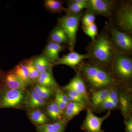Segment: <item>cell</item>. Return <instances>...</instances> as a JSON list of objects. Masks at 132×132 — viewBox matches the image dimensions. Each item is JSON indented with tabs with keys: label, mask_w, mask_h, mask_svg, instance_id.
Masks as SVG:
<instances>
[{
	"label": "cell",
	"mask_w": 132,
	"mask_h": 132,
	"mask_svg": "<svg viewBox=\"0 0 132 132\" xmlns=\"http://www.w3.org/2000/svg\"><path fill=\"white\" fill-rule=\"evenodd\" d=\"M82 72L87 82L94 88H106L113 83V79L111 75L97 65L84 66L82 68Z\"/></svg>",
	"instance_id": "obj_1"
},
{
	"label": "cell",
	"mask_w": 132,
	"mask_h": 132,
	"mask_svg": "<svg viewBox=\"0 0 132 132\" xmlns=\"http://www.w3.org/2000/svg\"><path fill=\"white\" fill-rule=\"evenodd\" d=\"M112 46L108 37L105 35H102L93 41L90 46V55L98 62L103 64L109 63L113 58Z\"/></svg>",
	"instance_id": "obj_2"
},
{
	"label": "cell",
	"mask_w": 132,
	"mask_h": 132,
	"mask_svg": "<svg viewBox=\"0 0 132 132\" xmlns=\"http://www.w3.org/2000/svg\"><path fill=\"white\" fill-rule=\"evenodd\" d=\"M83 14L82 13L78 14H67L58 19L59 25L65 33L68 39L69 48L73 51L76 41V35L79 24Z\"/></svg>",
	"instance_id": "obj_3"
},
{
	"label": "cell",
	"mask_w": 132,
	"mask_h": 132,
	"mask_svg": "<svg viewBox=\"0 0 132 132\" xmlns=\"http://www.w3.org/2000/svg\"><path fill=\"white\" fill-rule=\"evenodd\" d=\"M26 94L25 91L2 88L0 89V109L21 107L24 105Z\"/></svg>",
	"instance_id": "obj_4"
},
{
	"label": "cell",
	"mask_w": 132,
	"mask_h": 132,
	"mask_svg": "<svg viewBox=\"0 0 132 132\" xmlns=\"http://www.w3.org/2000/svg\"><path fill=\"white\" fill-rule=\"evenodd\" d=\"M116 24L119 28L131 34L132 32V7L130 3H125L121 5L116 14Z\"/></svg>",
	"instance_id": "obj_5"
},
{
	"label": "cell",
	"mask_w": 132,
	"mask_h": 132,
	"mask_svg": "<svg viewBox=\"0 0 132 132\" xmlns=\"http://www.w3.org/2000/svg\"><path fill=\"white\" fill-rule=\"evenodd\" d=\"M116 72L124 79H130L132 75V61L130 58L123 54L116 55L114 57Z\"/></svg>",
	"instance_id": "obj_6"
},
{
	"label": "cell",
	"mask_w": 132,
	"mask_h": 132,
	"mask_svg": "<svg viewBox=\"0 0 132 132\" xmlns=\"http://www.w3.org/2000/svg\"><path fill=\"white\" fill-rule=\"evenodd\" d=\"M114 2L107 0H88V10L95 14L109 16L114 7Z\"/></svg>",
	"instance_id": "obj_7"
},
{
	"label": "cell",
	"mask_w": 132,
	"mask_h": 132,
	"mask_svg": "<svg viewBox=\"0 0 132 132\" xmlns=\"http://www.w3.org/2000/svg\"><path fill=\"white\" fill-rule=\"evenodd\" d=\"M110 113L111 112H109L103 117H98L95 115L90 109H88L81 129L86 132H104L101 129L102 124Z\"/></svg>",
	"instance_id": "obj_8"
},
{
	"label": "cell",
	"mask_w": 132,
	"mask_h": 132,
	"mask_svg": "<svg viewBox=\"0 0 132 132\" xmlns=\"http://www.w3.org/2000/svg\"><path fill=\"white\" fill-rule=\"evenodd\" d=\"M111 33L112 39L119 49L125 53L131 52L132 39L128 34L120 31L114 27L111 28Z\"/></svg>",
	"instance_id": "obj_9"
},
{
	"label": "cell",
	"mask_w": 132,
	"mask_h": 132,
	"mask_svg": "<svg viewBox=\"0 0 132 132\" xmlns=\"http://www.w3.org/2000/svg\"><path fill=\"white\" fill-rule=\"evenodd\" d=\"M89 57V55L88 54H81L77 52L72 51L61 58H59L54 64L55 65L62 64L72 68H75L79 65L83 60Z\"/></svg>",
	"instance_id": "obj_10"
},
{
	"label": "cell",
	"mask_w": 132,
	"mask_h": 132,
	"mask_svg": "<svg viewBox=\"0 0 132 132\" xmlns=\"http://www.w3.org/2000/svg\"><path fill=\"white\" fill-rule=\"evenodd\" d=\"M4 83L6 88L25 91L28 85L14 72H10L5 76Z\"/></svg>",
	"instance_id": "obj_11"
},
{
	"label": "cell",
	"mask_w": 132,
	"mask_h": 132,
	"mask_svg": "<svg viewBox=\"0 0 132 132\" xmlns=\"http://www.w3.org/2000/svg\"><path fill=\"white\" fill-rule=\"evenodd\" d=\"M67 91L73 90L78 92L87 98L86 85L79 72H78L70 82L63 87Z\"/></svg>",
	"instance_id": "obj_12"
},
{
	"label": "cell",
	"mask_w": 132,
	"mask_h": 132,
	"mask_svg": "<svg viewBox=\"0 0 132 132\" xmlns=\"http://www.w3.org/2000/svg\"><path fill=\"white\" fill-rule=\"evenodd\" d=\"M46 101L41 98L34 89L26 94L24 105L26 108L31 110H35L45 106Z\"/></svg>",
	"instance_id": "obj_13"
},
{
	"label": "cell",
	"mask_w": 132,
	"mask_h": 132,
	"mask_svg": "<svg viewBox=\"0 0 132 132\" xmlns=\"http://www.w3.org/2000/svg\"><path fill=\"white\" fill-rule=\"evenodd\" d=\"M64 48L61 44L50 42L45 47V56L50 61L55 62L59 59V54Z\"/></svg>",
	"instance_id": "obj_14"
},
{
	"label": "cell",
	"mask_w": 132,
	"mask_h": 132,
	"mask_svg": "<svg viewBox=\"0 0 132 132\" xmlns=\"http://www.w3.org/2000/svg\"><path fill=\"white\" fill-rule=\"evenodd\" d=\"M66 125V121L60 120L54 123L38 125L36 130L38 132H64Z\"/></svg>",
	"instance_id": "obj_15"
},
{
	"label": "cell",
	"mask_w": 132,
	"mask_h": 132,
	"mask_svg": "<svg viewBox=\"0 0 132 132\" xmlns=\"http://www.w3.org/2000/svg\"><path fill=\"white\" fill-rule=\"evenodd\" d=\"M86 106L77 102H69L64 113V120L67 122L85 109Z\"/></svg>",
	"instance_id": "obj_16"
},
{
	"label": "cell",
	"mask_w": 132,
	"mask_h": 132,
	"mask_svg": "<svg viewBox=\"0 0 132 132\" xmlns=\"http://www.w3.org/2000/svg\"><path fill=\"white\" fill-rule=\"evenodd\" d=\"M51 68L47 71L40 73L36 81L39 85L53 89L57 86V82L53 76Z\"/></svg>",
	"instance_id": "obj_17"
},
{
	"label": "cell",
	"mask_w": 132,
	"mask_h": 132,
	"mask_svg": "<svg viewBox=\"0 0 132 132\" xmlns=\"http://www.w3.org/2000/svg\"><path fill=\"white\" fill-rule=\"evenodd\" d=\"M87 0H74L70 2L65 11L67 14H78L81 13L82 10L87 8Z\"/></svg>",
	"instance_id": "obj_18"
},
{
	"label": "cell",
	"mask_w": 132,
	"mask_h": 132,
	"mask_svg": "<svg viewBox=\"0 0 132 132\" xmlns=\"http://www.w3.org/2000/svg\"><path fill=\"white\" fill-rule=\"evenodd\" d=\"M50 42L61 44L68 43L65 33L60 26H57L52 31L50 36Z\"/></svg>",
	"instance_id": "obj_19"
},
{
	"label": "cell",
	"mask_w": 132,
	"mask_h": 132,
	"mask_svg": "<svg viewBox=\"0 0 132 132\" xmlns=\"http://www.w3.org/2000/svg\"><path fill=\"white\" fill-rule=\"evenodd\" d=\"M111 88H104L94 92L92 95V105L94 108L98 107L106 99Z\"/></svg>",
	"instance_id": "obj_20"
},
{
	"label": "cell",
	"mask_w": 132,
	"mask_h": 132,
	"mask_svg": "<svg viewBox=\"0 0 132 132\" xmlns=\"http://www.w3.org/2000/svg\"><path fill=\"white\" fill-rule=\"evenodd\" d=\"M33 66L40 73L47 71L51 67L50 61L45 55L36 57L31 60Z\"/></svg>",
	"instance_id": "obj_21"
},
{
	"label": "cell",
	"mask_w": 132,
	"mask_h": 132,
	"mask_svg": "<svg viewBox=\"0 0 132 132\" xmlns=\"http://www.w3.org/2000/svg\"><path fill=\"white\" fill-rule=\"evenodd\" d=\"M28 116L31 121L37 126L47 123V118L45 114L40 110H34L30 111L28 113Z\"/></svg>",
	"instance_id": "obj_22"
},
{
	"label": "cell",
	"mask_w": 132,
	"mask_h": 132,
	"mask_svg": "<svg viewBox=\"0 0 132 132\" xmlns=\"http://www.w3.org/2000/svg\"><path fill=\"white\" fill-rule=\"evenodd\" d=\"M13 72L28 85L32 83L29 79L28 68L26 63H22L16 66Z\"/></svg>",
	"instance_id": "obj_23"
},
{
	"label": "cell",
	"mask_w": 132,
	"mask_h": 132,
	"mask_svg": "<svg viewBox=\"0 0 132 132\" xmlns=\"http://www.w3.org/2000/svg\"><path fill=\"white\" fill-rule=\"evenodd\" d=\"M46 111L48 115L54 120L60 119L63 114L54 101L48 105Z\"/></svg>",
	"instance_id": "obj_24"
},
{
	"label": "cell",
	"mask_w": 132,
	"mask_h": 132,
	"mask_svg": "<svg viewBox=\"0 0 132 132\" xmlns=\"http://www.w3.org/2000/svg\"><path fill=\"white\" fill-rule=\"evenodd\" d=\"M45 7L48 10L54 13H60L66 10L61 2L56 0H46L45 1Z\"/></svg>",
	"instance_id": "obj_25"
},
{
	"label": "cell",
	"mask_w": 132,
	"mask_h": 132,
	"mask_svg": "<svg viewBox=\"0 0 132 132\" xmlns=\"http://www.w3.org/2000/svg\"><path fill=\"white\" fill-rule=\"evenodd\" d=\"M33 89L41 98L45 100L51 97L53 93L51 88L39 85L37 83L35 84Z\"/></svg>",
	"instance_id": "obj_26"
},
{
	"label": "cell",
	"mask_w": 132,
	"mask_h": 132,
	"mask_svg": "<svg viewBox=\"0 0 132 132\" xmlns=\"http://www.w3.org/2000/svg\"><path fill=\"white\" fill-rule=\"evenodd\" d=\"M119 101L120 102L121 108L123 115L126 117L129 114L131 108L130 98L127 95L121 94Z\"/></svg>",
	"instance_id": "obj_27"
},
{
	"label": "cell",
	"mask_w": 132,
	"mask_h": 132,
	"mask_svg": "<svg viewBox=\"0 0 132 132\" xmlns=\"http://www.w3.org/2000/svg\"><path fill=\"white\" fill-rule=\"evenodd\" d=\"M69 102H77L86 106L87 98L79 93L73 90L67 91Z\"/></svg>",
	"instance_id": "obj_28"
},
{
	"label": "cell",
	"mask_w": 132,
	"mask_h": 132,
	"mask_svg": "<svg viewBox=\"0 0 132 132\" xmlns=\"http://www.w3.org/2000/svg\"><path fill=\"white\" fill-rule=\"evenodd\" d=\"M26 64L28 68L29 76L31 82L36 81L39 78L40 73L33 66L31 60L26 62Z\"/></svg>",
	"instance_id": "obj_29"
},
{
	"label": "cell",
	"mask_w": 132,
	"mask_h": 132,
	"mask_svg": "<svg viewBox=\"0 0 132 132\" xmlns=\"http://www.w3.org/2000/svg\"><path fill=\"white\" fill-rule=\"evenodd\" d=\"M83 28L85 34L89 36L93 41L96 39L95 38L98 34V29L97 26L95 23Z\"/></svg>",
	"instance_id": "obj_30"
},
{
	"label": "cell",
	"mask_w": 132,
	"mask_h": 132,
	"mask_svg": "<svg viewBox=\"0 0 132 132\" xmlns=\"http://www.w3.org/2000/svg\"><path fill=\"white\" fill-rule=\"evenodd\" d=\"M81 19L82 26L84 28L94 23L95 17L93 13L88 11L84 14Z\"/></svg>",
	"instance_id": "obj_31"
},
{
	"label": "cell",
	"mask_w": 132,
	"mask_h": 132,
	"mask_svg": "<svg viewBox=\"0 0 132 132\" xmlns=\"http://www.w3.org/2000/svg\"><path fill=\"white\" fill-rule=\"evenodd\" d=\"M119 100L113 101H105L99 106L101 110H110L116 108L119 103Z\"/></svg>",
	"instance_id": "obj_32"
},
{
	"label": "cell",
	"mask_w": 132,
	"mask_h": 132,
	"mask_svg": "<svg viewBox=\"0 0 132 132\" xmlns=\"http://www.w3.org/2000/svg\"><path fill=\"white\" fill-rule=\"evenodd\" d=\"M55 97L59 98L60 100H61L67 104H68L69 102L68 100L67 95L66 94L60 91H58L56 92Z\"/></svg>",
	"instance_id": "obj_33"
},
{
	"label": "cell",
	"mask_w": 132,
	"mask_h": 132,
	"mask_svg": "<svg viewBox=\"0 0 132 132\" xmlns=\"http://www.w3.org/2000/svg\"><path fill=\"white\" fill-rule=\"evenodd\" d=\"M54 101L58 105L59 109L63 114L68 104L56 97H55Z\"/></svg>",
	"instance_id": "obj_34"
},
{
	"label": "cell",
	"mask_w": 132,
	"mask_h": 132,
	"mask_svg": "<svg viewBox=\"0 0 132 132\" xmlns=\"http://www.w3.org/2000/svg\"><path fill=\"white\" fill-rule=\"evenodd\" d=\"M125 130L126 132H132V119L131 117L125 121Z\"/></svg>",
	"instance_id": "obj_35"
}]
</instances>
